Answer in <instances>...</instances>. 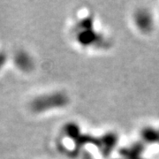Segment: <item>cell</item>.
Masks as SVG:
<instances>
[{
  "label": "cell",
  "mask_w": 159,
  "mask_h": 159,
  "mask_svg": "<svg viewBox=\"0 0 159 159\" xmlns=\"http://www.w3.org/2000/svg\"><path fill=\"white\" fill-rule=\"evenodd\" d=\"M67 102L66 97L63 94H54L41 97L33 102V109L36 111H45L54 107H60Z\"/></svg>",
  "instance_id": "1"
}]
</instances>
